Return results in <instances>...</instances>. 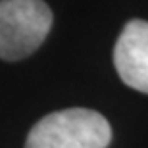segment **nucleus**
Returning <instances> with one entry per match:
<instances>
[{
	"instance_id": "obj_1",
	"label": "nucleus",
	"mask_w": 148,
	"mask_h": 148,
	"mask_svg": "<svg viewBox=\"0 0 148 148\" xmlns=\"http://www.w3.org/2000/svg\"><path fill=\"white\" fill-rule=\"evenodd\" d=\"M112 127L102 114L67 108L38 119L29 131L25 148H108Z\"/></svg>"
},
{
	"instance_id": "obj_2",
	"label": "nucleus",
	"mask_w": 148,
	"mask_h": 148,
	"mask_svg": "<svg viewBox=\"0 0 148 148\" xmlns=\"http://www.w3.org/2000/svg\"><path fill=\"white\" fill-rule=\"evenodd\" d=\"M44 0H0V58L17 62L33 54L52 29Z\"/></svg>"
},
{
	"instance_id": "obj_3",
	"label": "nucleus",
	"mask_w": 148,
	"mask_h": 148,
	"mask_svg": "<svg viewBox=\"0 0 148 148\" xmlns=\"http://www.w3.org/2000/svg\"><path fill=\"white\" fill-rule=\"evenodd\" d=\"M114 66L127 87L148 94V21L125 23L114 46Z\"/></svg>"
}]
</instances>
